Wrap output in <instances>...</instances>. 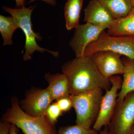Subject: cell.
Masks as SVG:
<instances>
[{
  "label": "cell",
  "instance_id": "cell-24",
  "mask_svg": "<svg viewBox=\"0 0 134 134\" xmlns=\"http://www.w3.org/2000/svg\"><path fill=\"white\" fill-rule=\"evenodd\" d=\"M36 1H37V0H31L29 1V3L33 2ZM40 1L44 2L52 6H55L57 4V2L55 0H40Z\"/></svg>",
  "mask_w": 134,
  "mask_h": 134
},
{
  "label": "cell",
  "instance_id": "cell-11",
  "mask_svg": "<svg viewBox=\"0 0 134 134\" xmlns=\"http://www.w3.org/2000/svg\"><path fill=\"white\" fill-rule=\"evenodd\" d=\"M84 21L108 29L112 25L114 19L97 1L91 0L84 10Z\"/></svg>",
  "mask_w": 134,
  "mask_h": 134
},
{
  "label": "cell",
  "instance_id": "cell-10",
  "mask_svg": "<svg viewBox=\"0 0 134 134\" xmlns=\"http://www.w3.org/2000/svg\"><path fill=\"white\" fill-rule=\"evenodd\" d=\"M47 88L35 90L29 93L22 102L25 112L34 117L46 116L47 108L53 100Z\"/></svg>",
  "mask_w": 134,
  "mask_h": 134
},
{
  "label": "cell",
  "instance_id": "cell-2",
  "mask_svg": "<svg viewBox=\"0 0 134 134\" xmlns=\"http://www.w3.org/2000/svg\"><path fill=\"white\" fill-rule=\"evenodd\" d=\"M2 121L15 125L24 134H58L55 126L46 116L34 117L24 111L16 99L2 117Z\"/></svg>",
  "mask_w": 134,
  "mask_h": 134
},
{
  "label": "cell",
  "instance_id": "cell-21",
  "mask_svg": "<svg viewBox=\"0 0 134 134\" xmlns=\"http://www.w3.org/2000/svg\"><path fill=\"white\" fill-rule=\"evenodd\" d=\"M10 123L2 121L0 124V134H8L9 133Z\"/></svg>",
  "mask_w": 134,
  "mask_h": 134
},
{
  "label": "cell",
  "instance_id": "cell-1",
  "mask_svg": "<svg viewBox=\"0 0 134 134\" xmlns=\"http://www.w3.org/2000/svg\"><path fill=\"white\" fill-rule=\"evenodd\" d=\"M62 74L69 82L70 95L97 88L107 91L111 86L100 73L92 55L76 57L62 66Z\"/></svg>",
  "mask_w": 134,
  "mask_h": 134
},
{
  "label": "cell",
  "instance_id": "cell-3",
  "mask_svg": "<svg viewBox=\"0 0 134 134\" xmlns=\"http://www.w3.org/2000/svg\"><path fill=\"white\" fill-rule=\"evenodd\" d=\"M103 96L101 88L70 95L76 114V125L86 129L91 128L98 117Z\"/></svg>",
  "mask_w": 134,
  "mask_h": 134
},
{
  "label": "cell",
  "instance_id": "cell-9",
  "mask_svg": "<svg viewBox=\"0 0 134 134\" xmlns=\"http://www.w3.org/2000/svg\"><path fill=\"white\" fill-rule=\"evenodd\" d=\"M121 55L110 51L97 52L92 55L100 73L108 78L113 76L123 74L125 66Z\"/></svg>",
  "mask_w": 134,
  "mask_h": 134
},
{
  "label": "cell",
  "instance_id": "cell-17",
  "mask_svg": "<svg viewBox=\"0 0 134 134\" xmlns=\"http://www.w3.org/2000/svg\"><path fill=\"white\" fill-rule=\"evenodd\" d=\"M18 25L12 17L0 16V32L3 40V46L12 44V37Z\"/></svg>",
  "mask_w": 134,
  "mask_h": 134
},
{
  "label": "cell",
  "instance_id": "cell-6",
  "mask_svg": "<svg viewBox=\"0 0 134 134\" xmlns=\"http://www.w3.org/2000/svg\"><path fill=\"white\" fill-rule=\"evenodd\" d=\"M134 125V91L122 101L117 102L108 134H130Z\"/></svg>",
  "mask_w": 134,
  "mask_h": 134
},
{
  "label": "cell",
  "instance_id": "cell-4",
  "mask_svg": "<svg viewBox=\"0 0 134 134\" xmlns=\"http://www.w3.org/2000/svg\"><path fill=\"white\" fill-rule=\"evenodd\" d=\"M35 8V6H32L29 8L24 7L20 8L13 9L4 6L2 9L11 15L19 28L21 29L25 34L26 40L25 46V52L23 56L24 60L30 59L33 53L37 51L41 53L47 51L55 57H58L59 55L58 52L50 51L41 48L36 42V40H40L41 37L38 33H35L32 29L31 16Z\"/></svg>",
  "mask_w": 134,
  "mask_h": 134
},
{
  "label": "cell",
  "instance_id": "cell-18",
  "mask_svg": "<svg viewBox=\"0 0 134 134\" xmlns=\"http://www.w3.org/2000/svg\"><path fill=\"white\" fill-rule=\"evenodd\" d=\"M58 134H98V132L93 128L86 129L77 125L60 127Z\"/></svg>",
  "mask_w": 134,
  "mask_h": 134
},
{
  "label": "cell",
  "instance_id": "cell-5",
  "mask_svg": "<svg viewBox=\"0 0 134 134\" xmlns=\"http://www.w3.org/2000/svg\"><path fill=\"white\" fill-rule=\"evenodd\" d=\"M101 51H111L134 60V36H111L103 31L97 40L87 47L84 56Z\"/></svg>",
  "mask_w": 134,
  "mask_h": 134
},
{
  "label": "cell",
  "instance_id": "cell-14",
  "mask_svg": "<svg viewBox=\"0 0 134 134\" xmlns=\"http://www.w3.org/2000/svg\"><path fill=\"white\" fill-rule=\"evenodd\" d=\"M125 66L123 79L117 102L122 101L130 93L134 91V60L127 58L122 60Z\"/></svg>",
  "mask_w": 134,
  "mask_h": 134
},
{
  "label": "cell",
  "instance_id": "cell-19",
  "mask_svg": "<svg viewBox=\"0 0 134 134\" xmlns=\"http://www.w3.org/2000/svg\"><path fill=\"white\" fill-rule=\"evenodd\" d=\"M63 112L57 103L51 104L46 111V115L53 125H54L59 117L62 115Z\"/></svg>",
  "mask_w": 134,
  "mask_h": 134
},
{
  "label": "cell",
  "instance_id": "cell-22",
  "mask_svg": "<svg viewBox=\"0 0 134 134\" xmlns=\"http://www.w3.org/2000/svg\"><path fill=\"white\" fill-rule=\"evenodd\" d=\"M15 125L11 124L10 127L9 134H18V130Z\"/></svg>",
  "mask_w": 134,
  "mask_h": 134
},
{
  "label": "cell",
  "instance_id": "cell-20",
  "mask_svg": "<svg viewBox=\"0 0 134 134\" xmlns=\"http://www.w3.org/2000/svg\"><path fill=\"white\" fill-rule=\"evenodd\" d=\"M63 113L69 111L73 107V104L70 96L58 99L56 102Z\"/></svg>",
  "mask_w": 134,
  "mask_h": 134
},
{
  "label": "cell",
  "instance_id": "cell-25",
  "mask_svg": "<svg viewBox=\"0 0 134 134\" xmlns=\"http://www.w3.org/2000/svg\"><path fill=\"white\" fill-rule=\"evenodd\" d=\"M108 126L104 127V129L100 130L99 134H108Z\"/></svg>",
  "mask_w": 134,
  "mask_h": 134
},
{
  "label": "cell",
  "instance_id": "cell-16",
  "mask_svg": "<svg viewBox=\"0 0 134 134\" xmlns=\"http://www.w3.org/2000/svg\"><path fill=\"white\" fill-rule=\"evenodd\" d=\"M83 0H68L64 7V16L67 30L75 29L79 25V18Z\"/></svg>",
  "mask_w": 134,
  "mask_h": 134
},
{
  "label": "cell",
  "instance_id": "cell-23",
  "mask_svg": "<svg viewBox=\"0 0 134 134\" xmlns=\"http://www.w3.org/2000/svg\"><path fill=\"white\" fill-rule=\"evenodd\" d=\"M16 2V6L18 8L25 7L26 4V0H15Z\"/></svg>",
  "mask_w": 134,
  "mask_h": 134
},
{
  "label": "cell",
  "instance_id": "cell-26",
  "mask_svg": "<svg viewBox=\"0 0 134 134\" xmlns=\"http://www.w3.org/2000/svg\"><path fill=\"white\" fill-rule=\"evenodd\" d=\"M130 134H134V125L133 127L131 129V131H130Z\"/></svg>",
  "mask_w": 134,
  "mask_h": 134
},
{
  "label": "cell",
  "instance_id": "cell-13",
  "mask_svg": "<svg viewBox=\"0 0 134 134\" xmlns=\"http://www.w3.org/2000/svg\"><path fill=\"white\" fill-rule=\"evenodd\" d=\"M107 32L113 36H134V10L125 17L115 19Z\"/></svg>",
  "mask_w": 134,
  "mask_h": 134
},
{
  "label": "cell",
  "instance_id": "cell-7",
  "mask_svg": "<svg viewBox=\"0 0 134 134\" xmlns=\"http://www.w3.org/2000/svg\"><path fill=\"white\" fill-rule=\"evenodd\" d=\"M111 86L106 91L101 100L100 111L98 117L93 126V128L100 132L103 127L110 123L117 103V92L121 88L122 79L120 76L114 75L108 78Z\"/></svg>",
  "mask_w": 134,
  "mask_h": 134
},
{
  "label": "cell",
  "instance_id": "cell-12",
  "mask_svg": "<svg viewBox=\"0 0 134 134\" xmlns=\"http://www.w3.org/2000/svg\"><path fill=\"white\" fill-rule=\"evenodd\" d=\"M45 77L49 84L47 88L54 100L70 96L69 82L65 74H48Z\"/></svg>",
  "mask_w": 134,
  "mask_h": 134
},
{
  "label": "cell",
  "instance_id": "cell-27",
  "mask_svg": "<svg viewBox=\"0 0 134 134\" xmlns=\"http://www.w3.org/2000/svg\"><path fill=\"white\" fill-rule=\"evenodd\" d=\"M131 3H132V9L134 10V0H131Z\"/></svg>",
  "mask_w": 134,
  "mask_h": 134
},
{
  "label": "cell",
  "instance_id": "cell-8",
  "mask_svg": "<svg viewBox=\"0 0 134 134\" xmlns=\"http://www.w3.org/2000/svg\"><path fill=\"white\" fill-rule=\"evenodd\" d=\"M75 29L69 44L76 57L83 56L87 47L97 40L101 32L106 29L103 26L87 23L79 25Z\"/></svg>",
  "mask_w": 134,
  "mask_h": 134
},
{
  "label": "cell",
  "instance_id": "cell-15",
  "mask_svg": "<svg viewBox=\"0 0 134 134\" xmlns=\"http://www.w3.org/2000/svg\"><path fill=\"white\" fill-rule=\"evenodd\" d=\"M114 19L126 16L132 9L131 0H96Z\"/></svg>",
  "mask_w": 134,
  "mask_h": 134
}]
</instances>
